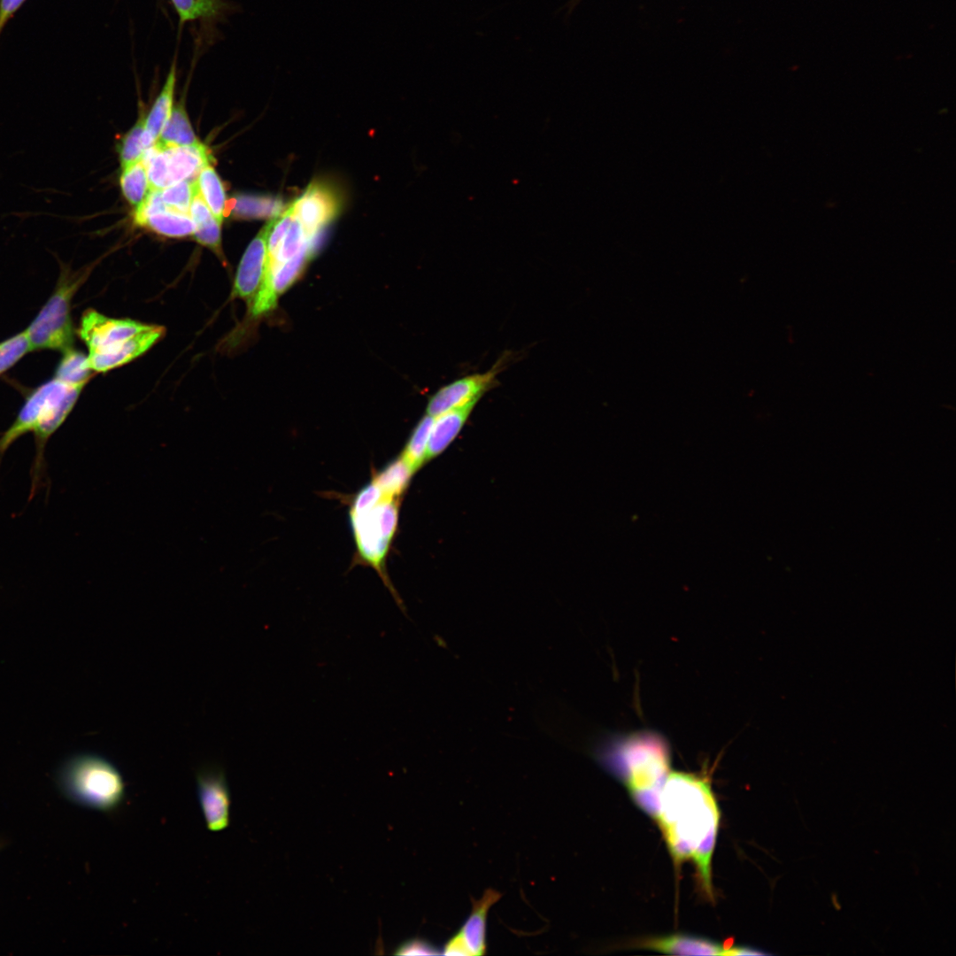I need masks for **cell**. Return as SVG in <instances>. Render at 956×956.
Segmentation results:
<instances>
[{
	"label": "cell",
	"mask_w": 956,
	"mask_h": 956,
	"mask_svg": "<svg viewBox=\"0 0 956 956\" xmlns=\"http://www.w3.org/2000/svg\"><path fill=\"white\" fill-rule=\"evenodd\" d=\"M2 846H3V843H2V842H0V849L2 848Z\"/></svg>",
	"instance_id": "e575fe53"
},
{
	"label": "cell",
	"mask_w": 956,
	"mask_h": 956,
	"mask_svg": "<svg viewBox=\"0 0 956 956\" xmlns=\"http://www.w3.org/2000/svg\"><path fill=\"white\" fill-rule=\"evenodd\" d=\"M189 217L196 224V231L193 234L195 239L200 244L212 249L215 253H221L220 225L207 204L203 200L197 185L189 212Z\"/></svg>",
	"instance_id": "e0dca14e"
},
{
	"label": "cell",
	"mask_w": 956,
	"mask_h": 956,
	"mask_svg": "<svg viewBox=\"0 0 956 956\" xmlns=\"http://www.w3.org/2000/svg\"><path fill=\"white\" fill-rule=\"evenodd\" d=\"M164 333L163 327L150 325L148 328L122 342L89 351V366L93 372L102 373L123 366L146 352Z\"/></svg>",
	"instance_id": "7c38bea8"
},
{
	"label": "cell",
	"mask_w": 956,
	"mask_h": 956,
	"mask_svg": "<svg viewBox=\"0 0 956 956\" xmlns=\"http://www.w3.org/2000/svg\"><path fill=\"white\" fill-rule=\"evenodd\" d=\"M93 371L89 368L87 356L73 348L63 352L57 366L54 377L68 384H84L90 380Z\"/></svg>",
	"instance_id": "484cf974"
},
{
	"label": "cell",
	"mask_w": 956,
	"mask_h": 956,
	"mask_svg": "<svg viewBox=\"0 0 956 956\" xmlns=\"http://www.w3.org/2000/svg\"><path fill=\"white\" fill-rule=\"evenodd\" d=\"M197 189L210 211L221 224L227 212L224 186L211 164L204 166L197 178Z\"/></svg>",
	"instance_id": "7402d4cb"
},
{
	"label": "cell",
	"mask_w": 956,
	"mask_h": 956,
	"mask_svg": "<svg viewBox=\"0 0 956 956\" xmlns=\"http://www.w3.org/2000/svg\"><path fill=\"white\" fill-rule=\"evenodd\" d=\"M592 752L623 782L638 806L655 817L660 791L670 773L671 755L666 739L650 730L613 736Z\"/></svg>",
	"instance_id": "7a4b0ae2"
},
{
	"label": "cell",
	"mask_w": 956,
	"mask_h": 956,
	"mask_svg": "<svg viewBox=\"0 0 956 956\" xmlns=\"http://www.w3.org/2000/svg\"><path fill=\"white\" fill-rule=\"evenodd\" d=\"M434 417L425 415L418 422L400 455L416 472L425 462Z\"/></svg>",
	"instance_id": "4316f807"
},
{
	"label": "cell",
	"mask_w": 956,
	"mask_h": 956,
	"mask_svg": "<svg viewBox=\"0 0 956 956\" xmlns=\"http://www.w3.org/2000/svg\"><path fill=\"white\" fill-rule=\"evenodd\" d=\"M140 226L168 237H184L196 231V224L189 215L167 207L145 217Z\"/></svg>",
	"instance_id": "d6986e66"
},
{
	"label": "cell",
	"mask_w": 956,
	"mask_h": 956,
	"mask_svg": "<svg viewBox=\"0 0 956 956\" xmlns=\"http://www.w3.org/2000/svg\"><path fill=\"white\" fill-rule=\"evenodd\" d=\"M196 189L197 180L182 181L161 189L160 195L167 208L189 215Z\"/></svg>",
	"instance_id": "f1b7e54d"
},
{
	"label": "cell",
	"mask_w": 956,
	"mask_h": 956,
	"mask_svg": "<svg viewBox=\"0 0 956 956\" xmlns=\"http://www.w3.org/2000/svg\"><path fill=\"white\" fill-rule=\"evenodd\" d=\"M501 362L497 361L485 373L459 378L439 389L428 401V415L435 418L450 409L474 399H480L485 392L496 386L497 376L502 369Z\"/></svg>",
	"instance_id": "30bf717a"
},
{
	"label": "cell",
	"mask_w": 956,
	"mask_h": 956,
	"mask_svg": "<svg viewBox=\"0 0 956 956\" xmlns=\"http://www.w3.org/2000/svg\"><path fill=\"white\" fill-rule=\"evenodd\" d=\"M154 143L146 132L145 118L141 117L121 141L120 159L122 169L141 161Z\"/></svg>",
	"instance_id": "cb8c5ba5"
},
{
	"label": "cell",
	"mask_w": 956,
	"mask_h": 956,
	"mask_svg": "<svg viewBox=\"0 0 956 956\" xmlns=\"http://www.w3.org/2000/svg\"><path fill=\"white\" fill-rule=\"evenodd\" d=\"M28 352H31V348L25 329L0 343V374Z\"/></svg>",
	"instance_id": "f546056e"
},
{
	"label": "cell",
	"mask_w": 956,
	"mask_h": 956,
	"mask_svg": "<svg viewBox=\"0 0 956 956\" xmlns=\"http://www.w3.org/2000/svg\"><path fill=\"white\" fill-rule=\"evenodd\" d=\"M478 400V398L474 399L434 418L428 443L426 460H430L441 454L455 439Z\"/></svg>",
	"instance_id": "9a60e30c"
},
{
	"label": "cell",
	"mask_w": 956,
	"mask_h": 956,
	"mask_svg": "<svg viewBox=\"0 0 956 956\" xmlns=\"http://www.w3.org/2000/svg\"><path fill=\"white\" fill-rule=\"evenodd\" d=\"M675 865L690 860L702 888L713 897L711 860L721 813L707 777L670 772L655 817Z\"/></svg>",
	"instance_id": "6da1fadb"
},
{
	"label": "cell",
	"mask_w": 956,
	"mask_h": 956,
	"mask_svg": "<svg viewBox=\"0 0 956 956\" xmlns=\"http://www.w3.org/2000/svg\"><path fill=\"white\" fill-rule=\"evenodd\" d=\"M171 2L181 22L213 18L219 15L223 8L221 0H171Z\"/></svg>",
	"instance_id": "83f0119b"
},
{
	"label": "cell",
	"mask_w": 956,
	"mask_h": 956,
	"mask_svg": "<svg viewBox=\"0 0 956 956\" xmlns=\"http://www.w3.org/2000/svg\"><path fill=\"white\" fill-rule=\"evenodd\" d=\"M25 0H0V34L5 23Z\"/></svg>",
	"instance_id": "d6a6232c"
},
{
	"label": "cell",
	"mask_w": 956,
	"mask_h": 956,
	"mask_svg": "<svg viewBox=\"0 0 956 956\" xmlns=\"http://www.w3.org/2000/svg\"><path fill=\"white\" fill-rule=\"evenodd\" d=\"M157 143L175 146L194 145L199 143L182 104H178L173 108Z\"/></svg>",
	"instance_id": "603a6c76"
},
{
	"label": "cell",
	"mask_w": 956,
	"mask_h": 956,
	"mask_svg": "<svg viewBox=\"0 0 956 956\" xmlns=\"http://www.w3.org/2000/svg\"><path fill=\"white\" fill-rule=\"evenodd\" d=\"M58 783L70 801L103 813L118 809L126 795V784L117 767L91 752L68 758L58 771Z\"/></svg>",
	"instance_id": "277c9868"
},
{
	"label": "cell",
	"mask_w": 956,
	"mask_h": 956,
	"mask_svg": "<svg viewBox=\"0 0 956 956\" xmlns=\"http://www.w3.org/2000/svg\"><path fill=\"white\" fill-rule=\"evenodd\" d=\"M290 206L306 231L318 237L329 222L339 213V195L331 186L320 181L311 183Z\"/></svg>",
	"instance_id": "9c48e42d"
},
{
	"label": "cell",
	"mask_w": 956,
	"mask_h": 956,
	"mask_svg": "<svg viewBox=\"0 0 956 956\" xmlns=\"http://www.w3.org/2000/svg\"><path fill=\"white\" fill-rule=\"evenodd\" d=\"M120 182L124 197L135 210L144 202L151 189L142 160L123 168Z\"/></svg>",
	"instance_id": "d4e9b609"
},
{
	"label": "cell",
	"mask_w": 956,
	"mask_h": 956,
	"mask_svg": "<svg viewBox=\"0 0 956 956\" xmlns=\"http://www.w3.org/2000/svg\"><path fill=\"white\" fill-rule=\"evenodd\" d=\"M84 384H68L53 377L27 397L13 423L0 436V462L8 448L20 436L33 433L36 454L32 474V490L42 469L48 439L62 425L74 406Z\"/></svg>",
	"instance_id": "3957f363"
},
{
	"label": "cell",
	"mask_w": 956,
	"mask_h": 956,
	"mask_svg": "<svg viewBox=\"0 0 956 956\" xmlns=\"http://www.w3.org/2000/svg\"><path fill=\"white\" fill-rule=\"evenodd\" d=\"M175 81L176 69L175 65L173 64L170 68L160 93L157 96L145 119L146 132L155 143L158 139L173 110Z\"/></svg>",
	"instance_id": "ffe728a7"
},
{
	"label": "cell",
	"mask_w": 956,
	"mask_h": 956,
	"mask_svg": "<svg viewBox=\"0 0 956 956\" xmlns=\"http://www.w3.org/2000/svg\"><path fill=\"white\" fill-rule=\"evenodd\" d=\"M88 274L86 272L70 274L62 270L53 293L25 329L31 351L51 350L65 352L73 348L72 299Z\"/></svg>",
	"instance_id": "5b68a950"
},
{
	"label": "cell",
	"mask_w": 956,
	"mask_h": 956,
	"mask_svg": "<svg viewBox=\"0 0 956 956\" xmlns=\"http://www.w3.org/2000/svg\"><path fill=\"white\" fill-rule=\"evenodd\" d=\"M267 264V232L266 226L248 245L239 263L232 297L245 300L249 305L258 292Z\"/></svg>",
	"instance_id": "4fadbf2b"
},
{
	"label": "cell",
	"mask_w": 956,
	"mask_h": 956,
	"mask_svg": "<svg viewBox=\"0 0 956 956\" xmlns=\"http://www.w3.org/2000/svg\"><path fill=\"white\" fill-rule=\"evenodd\" d=\"M280 198L239 195L233 197L229 204L227 203V212L245 219H273L281 213L285 208Z\"/></svg>",
	"instance_id": "ac0fdd59"
},
{
	"label": "cell",
	"mask_w": 956,
	"mask_h": 956,
	"mask_svg": "<svg viewBox=\"0 0 956 956\" xmlns=\"http://www.w3.org/2000/svg\"><path fill=\"white\" fill-rule=\"evenodd\" d=\"M440 953L436 945L421 938L410 939L403 943L396 951V954L398 955H436Z\"/></svg>",
	"instance_id": "1f68e13d"
},
{
	"label": "cell",
	"mask_w": 956,
	"mask_h": 956,
	"mask_svg": "<svg viewBox=\"0 0 956 956\" xmlns=\"http://www.w3.org/2000/svg\"><path fill=\"white\" fill-rule=\"evenodd\" d=\"M149 327L132 320L110 318L89 309L81 317L78 334L89 351H93L122 342Z\"/></svg>",
	"instance_id": "8fae6325"
},
{
	"label": "cell",
	"mask_w": 956,
	"mask_h": 956,
	"mask_svg": "<svg viewBox=\"0 0 956 956\" xmlns=\"http://www.w3.org/2000/svg\"><path fill=\"white\" fill-rule=\"evenodd\" d=\"M197 794L210 831L226 829L230 821V791L221 767L209 764L196 773Z\"/></svg>",
	"instance_id": "52a82bcc"
},
{
	"label": "cell",
	"mask_w": 956,
	"mask_h": 956,
	"mask_svg": "<svg viewBox=\"0 0 956 956\" xmlns=\"http://www.w3.org/2000/svg\"><path fill=\"white\" fill-rule=\"evenodd\" d=\"M383 497L380 488L372 481L356 494L352 501L351 513L366 512L377 505Z\"/></svg>",
	"instance_id": "4dcf8cb0"
},
{
	"label": "cell",
	"mask_w": 956,
	"mask_h": 956,
	"mask_svg": "<svg viewBox=\"0 0 956 956\" xmlns=\"http://www.w3.org/2000/svg\"><path fill=\"white\" fill-rule=\"evenodd\" d=\"M502 897L491 888L479 899H472L470 914L459 930L444 944L443 954L453 956L482 955L487 950V919L490 907Z\"/></svg>",
	"instance_id": "ba28073f"
},
{
	"label": "cell",
	"mask_w": 956,
	"mask_h": 956,
	"mask_svg": "<svg viewBox=\"0 0 956 956\" xmlns=\"http://www.w3.org/2000/svg\"><path fill=\"white\" fill-rule=\"evenodd\" d=\"M156 143L165 153L169 186L182 181L197 180L201 169L211 164L212 155L200 143L187 146Z\"/></svg>",
	"instance_id": "5bb4252c"
},
{
	"label": "cell",
	"mask_w": 956,
	"mask_h": 956,
	"mask_svg": "<svg viewBox=\"0 0 956 956\" xmlns=\"http://www.w3.org/2000/svg\"><path fill=\"white\" fill-rule=\"evenodd\" d=\"M414 473L412 466L399 456L376 473L373 482L380 488L384 497L399 499Z\"/></svg>",
	"instance_id": "44dd1931"
},
{
	"label": "cell",
	"mask_w": 956,
	"mask_h": 956,
	"mask_svg": "<svg viewBox=\"0 0 956 956\" xmlns=\"http://www.w3.org/2000/svg\"><path fill=\"white\" fill-rule=\"evenodd\" d=\"M642 947L671 954L721 955L723 947L712 941L687 935H669L645 939Z\"/></svg>",
	"instance_id": "2e32d148"
},
{
	"label": "cell",
	"mask_w": 956,
	"mask_h": 956,
	"mask_svg": "<svg viewBox=\"0 0 956 956\" xmlns=\"http://www.w3.org/2000/svg\"><path fill=\"white\" fill-rule=\"evenodd\" d=\"M350 516L360 558L376 570L397 605L405 612L403 602L391 584L384 567L386 555L397 531L398 506L393 502L382 501L366 512H350Z\"/></svg>",
	"instance_id": "8992f818"
},
{
	"label": "cell",
	"mask_w": 956,
	"mask_h": 956,
	"mask_svg": "<svg viewBox=\"0 0 956 956\" xmlns=\"http://www.w3.org/2000/svg\"><path fill=\"white\" fill-rule=\"evenodd\" d=\"M721 954L723 955H763L767 954L764 952H760L757 949L749 947H729L723 948Z\"/></svg>",
	"instance_id": "836d02e7"
}]
</instances>
